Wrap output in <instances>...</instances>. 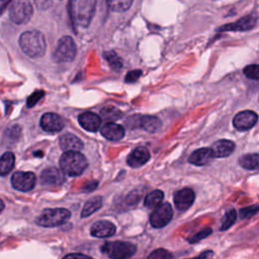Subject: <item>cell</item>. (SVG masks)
<instances>
[{
    "mask_svg": "<svg viewBox=\"0 0 259 259\" xmlns=\"http://www.w3.org/2000/svg\"><path fill=\"white\" fill-rule=\"evenodd\" d=\"M21 50L30 58H39L46 53L47 42L44 34L35 29L24 31L19 37Z\"/></svg>",
    "mask_w": 259,
    "mask_h": 259,
    "instance_id": "cell-1",
    "label": "cell"
},
{
    "mask_svg": "<svg viewBox=\"0 0 259 259\" xmlns=\"http://www.w3.org/2000/svg\"><path fill=\"white\" fill-rule=\"evenodd\" d=\"M87 166L86 157L78 151H66L60 158L61 170L69 176L81 175Z\"/></svg>",
    "mask_w": 259,
    "mask_h": 259,
    "instance_id": "cell-2",
    "label": "cell"
},
{
    "mask_svg": "<svg viewBox=\"0 0 259 259\" xmlns=\"http://www.w3.org/2000/svg\"><path fill=\"white\" fill-rule=\"evenodd\" d=\"M96 0H73L71 13L74 22L82 27H87L95 12Z\"/></svg>",
    "mask_w": 259,
    "mask_h": 259,
    "instance_id": "cell-3",
    "label": "cell"
},
{
    "mask_svg": "<svg viewBox=\"0 0 259 259\" xmlns=\"http://www.w3.org/2000/svg\"><path fill=\"white\" fill-rule=\"evenodd\" d=\"M71 217V212L67 208H46L35 220L38 226L46 228H54L65 224Z\"/></svg>",
    "mask_w": 259,
    "mask_h": 259,
    "instance_id": "cell-4",
    "label": "cell"
},
{
    "mask_svg": "<svg viewBox=\"0 0 259 259\" xmlns=\"http://www.w3.org/2000/svg\"><path fill=\"white\" fill-rule=\"evenodd\" d=\"M77 47L74 39L69 35H65L59 39L56 50L53 54V59L58 63L71 62L75 59Z\"/></svg>",
    "mask_w": 259,
    "mask_h": 259,
    "instance_id": "cell-5",
    "label": "cell"
},
{
    "mask_svg": "<svg viewBox=\"0 0 259 259\" xmlns=\"http://www.w3.org/2000/svg\"><path fill=\"white\" fill-rule=\"evenodd\" d=\"M32 5L28 0H13L9 7V18L16 24L28 22L32 16Z\"/></svg>",
    "mask_w": 259,
    "mask_h": 259,
    "instance_id": "cell-6",
    "label": "cell"
},
{
    "mask_svg": "<svg viewBox=\"0 0 259 259\" xmlns=\"http://www.w3.org/2000/svg\"><path fill=\"white\" fill-rule=\"evenodd\" d=\"M136 251L137 247L134 244L120 241L108 242L102 247V252L113 259L130 258L136 253Z\"/></svg>",
    "mask_w": 259,
    "mask_h": 259,
    "instance_id": "cell-7",
    "label": "cell"
},
{
    "mask_svg": "<svg viewBox=\"0 0 259 259\" xmlns=\"http://www.w3.org/2000/svg\"><path fill=\"white\" fill-rule=\"evenodd\" d=\"M126 125L131 127H142L149 133H154L162 126V121L154 115H134L126 120Z\"/></svg>",
    "mask_w": 259,
    "mask_h": 259,
    "instance_id": "cell-8",
    "label": "cell"
},
{
    "mask_svg": "<svg viewBox=\"0 0 259 259\" xmlns=\"http://www.w3.org/2000/svg\"><path fill=\"white\" fill-rule=\"evenodd\" d=\"M173 210L170 203L165 202L159 204L156 209L150 215V223L154 228H163L165 227L172 219Z\"/></svg>",
    "mask_w": 259,
    "mask_h": 259,
    "instance_id": "cell-9",
    "label": "cell"
},
{
    "mask_svg": "<svg viewBox=\"0 0 259 259\" xmlns=\"http://www.w3.org/2000/svg\"><path fill=\"white\" fill-rule=\"evenodd\" d=\"M35 175L32 172H15L11 177V184L13 188L19 191H29L35 185Z\"/></svg>",
    "mask_w": 259,
    "mask_h": 259,
    "instance_id": "cell-10",
    "label": "cell"
},
{
    "mask_svg": "<svg viewBox=\"0 0 259 259\" xmlns=\"http://www.w3.org/2000/svg\"><path fill=\"white\" fill-rule=\"evenodd\" d=\"M66 181L65 173L57 167L46 168L40 174V182L44 185L60 186Z\"/></svg>",
    "mask_w": 259,
    "mask_h": 259,
    "instance_id": "cell-11",
    "label": "cell"
},
{
    "mask_svg": "<svg viewBox=\"0 0 259 259\" xmlns=\"http://www.w3.org/2000/svg\"><path fill=\"white\" fill-rule=\"evenodd\" d=\"M257 17L256 14H249L240 18L236 22L228 23L219 28L220 31H243L252 29L256 25Z\"/></svg>",
    "mask_w": 259,
    "mask_h": 259,
    "instance_id": "cell-12",
    "label": "cell"
},
{
    "mask_svg": "<svg viewBox=\"0 0 259 259\" xmlns=\"http://www.w3.org/2000/svg\"><path fill=\"white\" fill-rule=\"evenodd\" d=\"M258 116L252 110H244L237 113L233 119L234 126L239 131H247L252 128L257 122Z\"/></svg>",
    "mask_w": 259,
    "mask_h": 259,
    "instance_id": "cell-13",
    "label": "cell"
},
{
    "mask_svg": "<svg viewBox=\"0 0 259 259\" xmlns=\"http://www.w3.org/2000/svg\"><path fill=\"white\" fill-rule=\"evenodd\" d=\"M39 123L41 128L48 133H58L64 127L63 118L57 113L53 112H47L42 114Z\"/></svg>",
    "mask_w": 259,
    "mask_h": 259,
    "instance_id": "cell-14",
    "label": "cell"
},
{
    "mask_svg": "<svg viewBox=\"0 0 259 259\" xmlns=\"http://www.w3.org/2000/svg\"><path fill=\"white\" fill-rule=\"evenodd\" d=\"M194 198L195 194L191 188H183L175 193L174 203L179 210H185L192 205Z\"/></svg>",
    "mask_w": 259,
    "mask_h": 259,
    "instance_id": "cell-15",
    "label": "cell"
},
{
    "mask_svg": "<svg viewBox=\"0 0 259 259\" xmlns=\"http://www.w3.org/2000/svg\"><path fill=\"white\" fill-rule=\"evenodd\" d=\"M116 229L115 226L109 221H98L91 227L90 233L93 237L107 238L114 235Z\"/></svg>",
    "mask_w": 259,
    "mask_h": 259,
    "instance_id": "cell-16",
    "label": "cell"
},
{
    "mask_svg": "<svg viewBox=\"0 0 259 259\" xmlns=\"http://www.w3.org/2000/svg\"><path fill=\"white\" fill-rule=\"evenodd\" d=\"M150 152L145 147L136 148L127 157V164L133 168L145 165L150 160Z\"/></svg>",
    "mask_w": 259,
    "mask_h": 259,
    "instance_id": "cell-17",
    "label": "cell"
},
{
    "mask_svg": "<svg viewBox=\"0 0 259 259\" xmlns=\"http://www.w3.org/2000/svg\"><path fill=\"white\" fill-rule=\"evenodd\" d=\"M210 150L213 158H224L234 152L235 144L229 140H219L211 145Z\"/></svg>",
    "mask_w": 259,
    "mask_h": 259,
    "instance_id": "cell-18",
    "label": "cell"
},
{
    "mask_svg": "<svg viewBox=\"0 0 259 259\" xmlns=\"http://www.w3.org/2000/svg\"><path fill=\"white\" fill-rule=\"evenodd\" d=\"M81 126L88 132H96L101 124V118L99 115L93 112H84L78 117Z\"/></svg>",
    "mask_w": 259,
    "mask_h": 259,
    "instance_id": "cell-19",
    "label": "cell"
},
{
    "mask_svg": "<svg viewBox=\"0 0 259 259\" xmlns=\"http://www.w3.org/2000/svg\"><path fill=\"white\" fill-rule=\"evenodd\" d=\"M60 147L63 151H80L83 149V142L75 135L67 133L60 137Z\"/></svg>",
    "mask_w": 259,
    "mask_h": 259,
    "instance_id": "cell-20",
    "label": "cell"
},
{
    "mask_svg": "<svg viewBox=\"0 0 259 259\" xmlns=\"http://www.w3.org/2000/svg\"><path fill=\"white\" fill-rule=\"evenodd\" d=\"M124 128L117 123L108 122L101 128V135L109 141H118L124 137Z\"/></svg>",
    "mask_w": 259,
    "mask_h": 259,
    "instance_id": "cell-21",
    "label": "cell"
},
{
    "mask_svg": "<svg viewBox=\"0 0 259 259\" xmlns=\"http://www.w3.org/2000/svg\"><path fill=\"white\" fill-rule=\"evenodd\" d=\"M212 154L210 148H200L195 150L189 157L188 161L196 166H202L210 162L212 159Z\"/></svg>",
    "mask_w": 259,
    "mask_h": 259,
    "instance_id": "cell-22",
    "label": "cell"
},
{
    "mask_svg": "<svg viewBox=\"0 0 259 259\" xmlns=\"http://www.w3.org/2000/svg\"><path fill=\"white\" fill-rule=\"evenodd\" d=\"M15 157L12 152H5L0 157V176H6L14 167Z\"/></svg>",
    "mask_w": 259,
    "mask_h": 259,
    "instance_id": "cell-23",
    "label": "cell"
},
{
    "mask_svg": "<svg viewBox=\"0 0 259 259\" xmlns=\"http://www.w3.org/2000/svg\"><path fill=\"white\" fill-rule=\"evenodd\" d=\"M102 205V199L100 196H94L90 198L83 206V209L81 211V218H86L92 213H94L96 210H98Z\"/></svg>",
    "mask_w": 259,
    "mask_h": 259,
    "instance_id": "cell-24",
    "label": "cell"
},
{
    "mask_svg": "<svg viewBox=\"0 0 259 259\" xmlns=\"http://www.w3.org/2000/svg\"><path fill=\"white\" fill-rule=\"evenodd\" d=\"M163 198H164L163 191H161L159 189H156V190L151 191L149 194H147L144 203L149 208H155L159 204H161Z\"/></svg>",
    "mask_w": 259,
    "mask_h": 259,
    "instance_id": "cell-25",
    "label": "cell"
},
{
    "mask_svg": "<svg viewBox=\"0 0 259 259\" xmlns=\"http://www.w3.org/2000/svg\"><path fill=\"white\" fill-rule=\"evenodd\" d=\"M240 165L248 170H254L258 168L259 161H258V154L257 153H252V154H247L242 156L239 159Z\"/></svg>",
    "mask_w": 259,
    "mask_h": 259,
    "instance_id": "cell-26",
    "label": "cell"
},
{
    "mask_svg": "<svg viewBox=\"0 0 259 259\" xmlns=\"http://www.w3.org/2000/svg\"><path fill=\"white\" fill-rule=\"evenodd\" d=\"M134 0H106L108 7L116 12H123L127 10Z\"/></svg>",
    "mask_w": 259,
    "mask_h": 259,
    "instance_id": "cell-27",
    "label": "cell"
},
{
    "mask_svg": "<svg viewBox=\"0 0 259 259\" xmlns=\"http://www.w3.org/2000/svg\"><path fill=\"white\" fill-rule=\"evenodd\" d=\"M103 56H104V59L108 62V64L110 65V67L112 69L119 70L120 68H122V61L115 52H113V51L105 52L103 54Z\"/></svg>",
    "mask_w": 259,
    "mask_h": 259,
    "instance_id": "cell-28",
    "label": "cell"
},
{
    "mask_svg": "<svg viewBox=\"0 0 259 259\" xmlns=\"http://www.w3.org/2000/svg\"><path fill=\"white\" fill-rule=\"evenodd\" d=\"M101 115L103 118L109 121H113L120 117L121 112L114 106H106L101 109Z\"/></svg>",
    "mask_w": 259,
    "mask_h": 259,
    "instance_id": "cell-29",
    "label": "cell"
},
{
    "mask_svg": "<svg viewBox=\"0 0 259 259\" xmlns=\"http://www.w3.org/2000/svg\"><path fill=\"white\" fill-rule=\"evenodd\" d=\"M236 218H237L236 210H235V209L229 210V211L225 214V217H224V219H223L221 230H222V231H225V230L229 229V228L236 222Z\"/></svg>",
    "mask_w": 259,
    "mask_h": 259,
    "instance_id": "cell-30",
    "label": "cell"
},
{
    "mask_svg": "<svg viewBox=\"0 0 259 259\" xmlns=\"http://www.w3.org/2000/svg\"><path fill=\"white\" fill-rule=\"evenodd\" d=\"M243 72H244L245 76L250 78V79H253V80H258L259 79V67L256 64L249 65V66L245 67Z\"/></svg>",
    "mask_w": 259,
    "mask_h": 259,
    "instance_id": "cell-31",
    "label": "cell"
},
{
    "mask_svg": "<svg viewBox=\"0 0 259 259\" xmlns=\"http://www.w3.org/2000/svg\"><path fill=\"white\" fill-rule=\"evenodd\" d=\"M258 211V205L257 204H253L244 208L240 209V217L242 219H249L253 215H255Z\"/></svg>",
    "mask_w": 259,
    "mask_h": 259,
    "instance_id": "cell-32",
    "label": "cell"
},
{
    "mask_svg": "<svg viewBox=\"0 0 259 259\" xmlns=\"http://www.w3.org/2000/svg\"><path fill=\"white\" fill-rule=\"evenodd\" d=\"M44 94H45V92L42 90H37V91H34L32 94H30L26 101L27 107L34 106L40 100V98L44 96Z\"/></svg>",
    "mask_w": 259,
    "mask_h": 259,
    "instance_id": "cell-33",
    "label": "cell"
},
{
    "mask_svg": "<svg viewBox=\"0 0 259 259\" xmlns=\"http://www.w3.org/2000/svg\"><path fill=\"white\" fill-rule=\"evenodd\" d=\"M149 258H157V259H164V258H172V254L169 253L165 249H157L153 251L149 256Z\"/></svg>",
    "mask_w": 259,
    "mask_h": 259,
    "instance_id": "cell-34",
    "label": "cell"
},
{
    "mask_svg": "<svg viewBox=\"0 0 259 259\" xmlns=\"http://www.w3.org/2000/svg\"><path fill=\"white\" fill-rule=\"evenodd\" d=\"M211 232H212V231H211L210 228H205V229H203L202 231H200L199 233L195 234L192 238H190V239H189V242H190L191 244H192V243H197V242L200 241L201 239L206 238Z\"/></svg>",
    "mask_w": 259,
    "mask_h": 259,
    "instance_id": "cell-35",
    "label": "cell"
},
{
    "mask_svg": "<svg viewBox=\"0 0 259 259\" xmlns=\"http://www.w3.org/2000/svg\"><path fill=\"white\" fill-rule=\"evenodd\" d=\"M142 75V71L141 70H133L130 71L126 76H125V82L127 83H133L136 82Z\"/></svg>",
    "mask_w": 259,
    "mask_h": 259,
    "instance_id": "cell-36",
    "label": "cell"
},
{
    "mask_svg": "<svg viewBox=\"0 0 259 259\" xmlns=\"http://www.w3.org/2000/svg\"><path fill=\"white\" fill-rule=\"evenodd\" d=\"M33 2L39 10H47L53 5V0H33Z\"/></svg>",
    "mask_w": 259,
    "mask_h": 259,
    "instance_id": "cell-37",
    "label": "cell"
},
{
    "mask_svg": "<svg viewBox=\"0 0 259 259\" xmlns=\"http://www.w3.org/2000/svg\"><path fill=\"white\" fill-rule=\"evenodd\" d=\"M20 133H21V128H20L18 125H13V126H11V127L8 128V131H7V137H8L9 139H15V140H17L18 137H19V135H20Z\"/></svg>",
    "mask_w": 259,
    "mask_h": 259,
    "instance_id": "cell-38",
    "label": "cell"
},
{
    "mask_svg": "<svg viewBox=\"0 0 259 259\" xmlns=\"http://www.w3.org/2000/svg\"><path fill=\"white\" fill-rule=\"evenodd\" d=\"M140 194L138 193V194H135V191H133V192H131L128 195H127V197H126V201H127V203H130V204H134V203H137L138 201H139V199H140Z\"/></svg>",
    "mask_w": 259,
    "mask_h": 259,
    "instance_id": "cell-39",
    "label": "cell"
},
{
    "mask_svg": "<svg viewBox=\"0 0 259 259\" xmlns=\"http://www.w3.org/2000/svg\"><path fill=\"white\" fill-rule=\"evenodd\" d=\"M65 257H86V255L84 254H69V255H66Z\"/></svg>",
    "mask_w": 259,
    "mask_h": 259,
    "instance_id": "cell-40",
    "label": "cell"
},
{
    "mask_svg": "<svg viewBox=\"0 0 259 259\" xmlns=\"http://www.w3.org/2000/svg\"><path fill=\"white\" fill-rule=\"evenodd\" d=\"M211 255H212V252H210V251H207L206 253L200 254V255H199V257H202V258H204V257H207V256H211Z\"/></svg>",
    "mask_w": 259,
    "mask_h": 259,
    "instance_id": "cell-41",
    "label": "cell"
},
{
    "mask_svg": "<svg viewBox=\"0 0 259 259\" xmlns=\"http://www.w3.org/2000/svg\"><path fill=\"white\" fill-rule=\"evenodd\" d=\"M4 206H5V205H4V202H3V200L0 198V212L4 209Z\"/></svg>",
    "mask_w": 259,
    "mask_h": 259,
    "instance_id": "cell-42",
    "label": "cell"
}]
</instances>
